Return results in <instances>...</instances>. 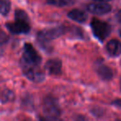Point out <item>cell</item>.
<instances>
[{"mask_svg":"<svg viewBox=\"0 0 121 121\" xmlns=\"http://www.w3.org/2000/svg\"><path fill=\"white\" fill-rule=\"evenodd\" d=\"M21 66L26 77L33 82H42L45 78L43 71L39 67V65L30 64L21 60Z\"/></svg>","mask_w":121,"mask_h":121,"instance_id":"1","label":"cell"},{"mask_svg":"<svg viewBox=\"0 0 121 121\" xmlns=\"http://www.w3.org/2000/svg\"><path fill=\"white\" fill-rule=\"evenodd\" d=\"M91 28L94 35L99 41H104L111 32V27L107 22H104L97 18H93L91 22Z\"/></svg>","mask_w":121,"mask_h":121,"instance_id":"2","label":"cell"},{"mask_svg":"<svg viewBox=\"0 0 121 121\" xmlns=\"http://www.w3.org/2000/svg\"><path fill=\"white\" fill-rule=\"evenodd\" d=\"M21 60H24L26 62L34 65H40L42 61V57L38 54V52L34 49L31 44L26 43L24 46V52L22 58Z\"/></svg>","mask_w":121,"mask_h":121,"instance_id":"3","label":"cell"},{"mask_svg":"<svg viewBox=\"0 0 121 121\" xmlns=\"http://www.w3.org/2000/svg\"><path fill=\"white\" fill-rule=\"evenodd\" d=\"M43 111L47 116L58 117L60 113V107L55 98L47 96L43 101Z\"/></svg>","mask_w":121,"mask_h":121,"instance_id":"4","label":"cell"},{"mask_svg":"<svg viewBox=\"0 0 121 121\" xmlns=\"http://www.w3.org/2000/svg\"><path fill=\"white\" fill-rule=\"evenodd\" d=\"M6 26H7V28L12 33L14 34L27 33L30 31L29 21L16 19V21L14 22H9V23H7Z\"/></svg>","mask_w":121,"mask_h":121,"instance_id":"5","label":"cell"},{"mask_svg":"<svg viewBox=\"0 0 121 121\" xmlns=\"http://www.w3.org/2000/svg\"><path fill=\"white\" fill-rule=\"evenodd\" d=\"M65 27H57L51 29H46L38 33V37L41 41H51L64 34Z\"/></svg>","mask_w":121,"mask_h":121,"instance_id":"6","label":"cell"},{"mask_svg":"<svg viewBox=\"0 0 121 121\" xmlns=\"http://www.w3.org/2000/svg\"><path fill=\"white\" fill-rule=\"evenodd\" d=\"M87 9L91 13L102 15V14L108 13L111 10V7L110 5H109L108 4H105V3L98 2L90 4L87 6Z\"/></svg>","mask_w":121,"mask_h":121,"instance_id":"7","label":"cell"},{"mask_svg":"<svg viewBox=\"0 0 121 121\" xmlns=\"http://www.w3.org/2000/svg\"><path fill=\"white\" fill-rule=\"evenodd\" d=\"M62 63L58 59H51L46 63L45 68L49 74L53 76H59L61 74Z\"/></svg>","mask_w":121,"mask_h":121,"instance_id":"8","label":"cell"},{"mask_svg":"<svg viewBox=\"0 0 121 121\" xmlns=\"http://www.w3.org/2000/svg\"><path fill=\"white\" fill-rule=\"evenodd\" d=\"M106 49L111 56H118L121 54V42L116 39L110 40L107 43Z\"/></svg>","mask_w":121,"mask_h":121,"instance_id":"9","label":"cell"},{"mask_svg":"<svg viewBox=\"0 0 121 121\" xmlns=\"http://www.w3.org/2000/svg\"><path fill=\"white\" fill-rule=\"evenodd\" d=\"M68 17L78 22H84L87 19V15L85 12L79 9H73L68 13Z\"/></svg>","mask_w":121,"mask_h":121,"instance_id":"10","label":"cell"},{"mask_svg":"<svg viewBox=\"0 0 121 121\" xmlns=\"http://www.w3.org/2000/svg\"><path fill=\"white\" fill-rule=\"evenodd\" d=\"M97 73L99 76V77L103 80H110L113 77V71L109 66L105 65H99L97 67Z\"/></svg>","mask_w":121,"mask_h":121,"instance_id":"11","label":"cell"},{"mask_svg":"<svg viewBox=\"0 0 121 121\" xmlns=\"http://www.w3.org/2000/svg\"><path fill=\"white\" fill-rule=\"evenodd\" d=\"M47 2L51 5L56 7H65L71 6L75 4V0H47Z\"/></svg>","mask_w":121,"mask_h":121,"instance_id":"12","label":"cell"},{"mask_svg":"<svg viewBox=\"0 0 121 121\" xmlns=\"http://www.w3.org/2000/svg\"><path fill=\"white\" fill-rule=\"evenodd\" d=\"M11 9L10 0H0V13L3 15L9 14Z\"/></svg>","mask_w":121,"mask_h":121,"instance_id":"13","label":"cell"},{"mask_svg":"<svg viewBox=\"0 0 121 121\" xmlns=\"http://www.w3.org/2000/svg\"><path fill=\"white\" fill-rule=\"evenodd\" d=\"M9 41V37L8 35L4 32L3 30L0 29V45L2 44H5Z\"/></svg>","mask_w":121,"mask_h":121,"instance_id":"14","label":"cell"},{"mask_svg":"<svg viewBox=\"0 0 121 121\" xmlns=\"http://www.w3.org/2000/svg\"><path fill=\"white\" fill-rule=\"evenodd\" d=\"M40 121H63L60 119L58 117H51V116H46L42 117L40 119Z\"/></svg>","mask_w":121,"mask_h":121,"instance_id":"15","label":"cell"},{"mask_svg":"<svg viewBox=\"0 0 121 121\" xmlns=\"http://www.w3.org/2000/svg\"><path fill=\"white\" fill-rule=\"evenodd\" d=\"M114 104H115V105L120 106L121 107V99H117V100L114 101Z\"/></svg>","mask_w":121,"mask_h":121,"instance_id":"16","label":"cell"},{"mask_svg":"<svg viewBox=\"0 0 121 121\" xmlns=\"http://www.w3.org/2000/svg\"><path fill=\"white\" fill-rule=\"evenodd\" d=\"M117 17H118V19H119V22H121V11H119V12L118 13V14H117Z\"/></svg>","mask_w":121,"mask_h":121,"instance_id":"17","label":"cell"},{"mask_svg":"<svg viewBox=\"0 0 121 121\" xmlns=\"http://www.w3.org/2000/svg\"><path fill=\"white\" fill-rule=\"evenodd\" d=\"M94 1H97V2H102V3H104V2H107V1H110V0H94Z\"/></svg>","mask_w":121,"mask_h":121,"instance_id":"18","label":"cell"},{"mask_svg":"<svg viewBox=\"0 0 121 121\" xmlns=\"http://www.w3.org/2000/svg\"><path fill=\"white\" fill-rule=\"evenodd\" d=\"M119 34H120V36H121V30L119 31Z\"/></svg>","mask_w":121,"mask_h":121,"instance_id":"19","label":"cell"},{"mask_svg":"<svg viewBox=\"0 0 121 121\" xmlns=\"http://www.w3.org/2000/svg\"><path fill=\"white\" fill-rule=\"evenodd\" d=\"M120 88H121V79H120Z\"/></svg>","mask_w":121,"mask_h":121,"instance_id":"20","label":"cell"},{"mask_svg":"<svg viewBox=\"0 0 121 121\" xmlns=\"http://www.w3.org/2000/svg\"><path fill=\"white\" fill-rule=\"evenodd\" d=\"M117 121H121V119H119V120H117Z\"/></svg>","mask_w":121,"mask_h":121,"instance_id":"21","label":"cell"},{"mask_svg":"<svg viewBox=\"0 0 121 121\" xmlns=\"http://www.w3.org/2000/svg\"><path fill=\"white\" fill-rule=\"evenodd\" d=\"M25 121H27V120H25Z\"/></svg>","mask_w":121,"mask_h":121,"instance_id":"22","label":"cell"}]
</instances>
